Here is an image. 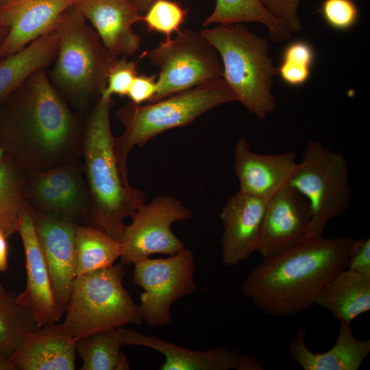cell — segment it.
<instances>
[{"mask_svg":"<svg viewBox=\"0 0 370 370\" xmlns=\"http://www.w3.org/2000/svg\"><path fill=\"white\" fill-rule=\"evenodd\" d=\"M0 109V145L26 174L74 161L77 121L47 77L34 73Z\"/></svg>","mask_w":370,"mask_h":370,"instance_id":"6da1fadb","label":"cell"},{"mask_svg":"<svg viewBox=\"0 0 370 370\" xmlns=\"http://www.w3.org/2000/svg\"><path fill=\"white\" fill-rule=\"evenodd\" d=\"M358 240L306 235L254 267L241 292L264 314L294 317L310 308L323 286L346 268Z\"/></svg>","mask_w":370,"mask_h":370,"instance_id":"7a4b0ae2","label":"cell"},{"mask_svg":"<svg viewBox=\"0 0 370 370\" xmlns=\"http://www.w3.org/2000/svg\"><path fill=\"white\" fill-rule=\"evenodd\" d=\"M112 97L100 96L87 121L83 150L90 207L85 222L120 241L126 217L145 204L144 193L120 174L111 132Z\"/></svg>","mask_w":370,"mask_h":370,"instance_id":"3957f363","label":"cell"},{"mask_svg":"<svg viewBox=\"0 0 370 370\" xmlns=\"http://www.w3.org/2000/svg\"><path fill=\"white\" fill-rule=\"evenodd\" d=\"M236 99L223 78L179 92L146 105L131 101L116 116L125 127L114 138V150L120 174L127 177V159L132 149L142 147L150 139L166 130L185 126L206 112Z\"/></svg>","mask_w":370,"mask_h":370,"instance_id":"277c9868","label":"cell"},{"mask_svg":"<svg viewBox=\"0 0 370 370\" xmlns=\"http://www.w3.org/2000/svg\"><path fill=\"white\" fill-rule=\"evenodd\" d=\"M200 32L218 52L223 79L236 101L261 120L273 112L277 106L272 86L277 68L268 55L267 40L242 23L220 24Z\"/></svg>","mask_w":370,"mask_h":370,"instance_id":"5b68a950","label":"cell"},{"mask_svg":"<svg viewBox=\"0 0 370 370\" xmlns=\"http://www.w3.org/2000/svg\"><path fill=\"white\" fill-rule=\"evenodd\" d=\"M58 47L53 80L69 98L84 102L106 88L108 71L117 58L112 55L86 19L73 5L58 19Z\"/></svg>","mask_w":370,"mask_h":370,"instance_id":"8992f818","label":"cell"},{"mask_svg":"<svg viewBox=\"0 0 370 370\" xmlns=\"http://www.w3.org/2000/svg\"><path fill=\"white\" fill-rule=\"evenodd\" d=\"M125 274L120 263L75 277L62 323L71 336L142 324L138 305L123 286Z\"/></svg>","mask_w":370,"mask_h":370,"instance_id":"52a82bcc","label":"cell"},{"mask_svg":"<svg viewBox=\"0 0 370 370\" xmlns=\"http://www.w3.org/2000/svg\"><path fill=\"white\" fill-rule=\"evenodd\" d=\"M349 175L347 161L341 153L317 140L308 143L288 184L310 205L307 235H323L328 223L347 210L352 199Z\"/></svg>","mask_w":370,"mask_h":370,"instance_id":"ba28073f","label":"cell"},{"mask_svg":"<svg viewBox=\"0 0 370 370\" xmlns=\"http://www.w3.org/2000/svg\"><path fill=\"white\" fill-rule=\"evenodd\" d=\"M147 57L159 69L151 102L223 78L219 55L200 31L180 29L173 38L151 49Z\"/></svg>","mask_w":370,"mask_h":370,"instance_id":"9c48e42d","label":"cell"},{"mask_svg":"<svg viewBox=\"0 0 370 370\" xmlns=\"http://www.w3.org/2000/svg\"><path fill=\"white\" fill-rule=\"evenodd\" d=\"M133 264V282L144 291L138 306L143 321L151 326L169 324L172 304L197 291L193 251L183 247L169 258L145 257Z\"/></svg>","mask_w":370,"mask_h":370,"instance_id":"30bf717a","label":"cell"},{"mask_svg":"<svg viewBox=\"0 0 370 370\" xmlns=\"http://www.w3.org/2000/svg\"><path fill=\"white\" fill-rule=\"evenodd\" d=\"M192 217V212L172 195H159L147 204H143L125 225L120 240L123 264H134L151 254H175L184 247L172 232L176 221Z\"/></svg>","mask_w":370,"mask_h":370,"instance_id":"8fae6325","label":"cell"},{"mask_svg":"<svg viewBox=\"0 0 370 370\" xmlns=\"http://www.w3.org/2000/svg\"><path fill=\"white\" fill-rule=\"evenodd\" d=\"M26 198L38 212L78 224L90 207L87 186L75 162L27 174Z\"/></svg>","mask_w":370,"mask_h":370,"instance_id":"7c38bea8","label":"cell"},{"mask_svg":"<svg viewBox=\"0 0 370 370\" xmlns=\"http://www.w3.org/2000/svg\"><path fill=\"white\" fill-rule=\"evenodd\" d=\"M34 227L50 278L56 302L63 314L75 275L77 223L32 208Z\"/></svg>","mask_w":370,"mask_h":370,"instance_id":"4fadbf2b","label":"cell"},{"mask_svg":"<svg viewBox=\"0 0 370 370\" xmlns=\"http://www.w3.org/2000/svg\"><path fill=\"white\" fill-rule=\"evenodd\" d=\"M17 232L25 251L27 283L24 291L16 295V301L29 311L38 326L58 322L63 314L54 298L34 227L32 208L27 201L21 212Z\"/></svg>","mask_w":370,"mask_h":370,"instance_id":"5bb4252c","label":"cell"},{"mask_svg":"<svg viewBox=\"0 0 370 370\" xmlns=\"http://www.w3.org/2000/svg\"><path fill=\"white\" fill-rule=\"evenodd\" d=\"M310 219L308 201L284 186L268 200L256 251L265 259L290 247L307 235Z\"/></svg>","mask_w":370,"mask_h":370,"instance_id":"9a60e30c","label":"cell"},{"mask_svg":"<svg viewBox=\"0 0 370 370\" xmlns=\"http://www.w3.org/2000/svg\"><path fill=\"white\" fill-rule=\"evenodd\" d=\"M268 200L238 190L223 206L220 219L225 265H237L256 251Z\"/></svg>","mask_w":370,"mask_h":370,"instance_id":"2e32d148","label":"cell"},{"mask_svg":"<svg viewBox=\"0 0 370 370\" xmlns=\"http://www.w3.org/2000/svg\"><path fill=\"white\" fill-rule=\"evenodd\" d=\"M74 5L114 56H132L140 49L142 38L133 26L143 14L130 0H77Z\"/></svg>","mask_w":370,"mask_h":370,"instance_id":"e0dca14e","label":"cell"},{"mask_svg":"<svg viewBox=\"0 0 370 370\" xmlns=\"http://www.w3.org/2000/svg\"><path fill=\"white\" fill-rule=\"evenodd\" d=\"M77 0H10L0 5V25L8 29L1 58L15 53L47 32Z\"/></svg>","mask_w":370,"mask_h":370,"instance_id":"ac0fdd59","label":"cell"},{"mask_svg":"<svg viewBox=\"0 0 370 370\" xmlns=\"http://www.w3.org/2000/svg\"><path fill=\"white\" fill-rule=\"evenodd\" d=\"M295 157L294 151L256 153L251 151L247 140L241 138L234 149V171L239 182V190L269 199L288 185L298 166Z\"/></svg>","mask_w":370,"mask_h":370,"instance_id":"d6986e66","label":"cell"},{"mask_svg":"<svg viewBox=\"0 0 370 370\" xmlns=\"http://www.w3.org/2000/svg\"><path fill=\"white\" fill-rule=\"evenodd\" d=\"M77 340L62 323L45 324L27 333L10 360L21 370H74Z\"/></svg>","mask_w":370,"mask_h":370,"instance_id":"ffe728a7","label":"cell"},{"mask_svg":"<svg viewBox=\"0 0 370 370\" xmlns=\"http://www.w3.org/2000/svg\"><path fill=\"white\" fill-rule=\"evenodd\" d=\"M307 325H302L288 345L290 356L304 370H358L370 352V340L356 338L351 324L340 323L334 346L327 352L313 353L306 344Z\"/></svg>","mask_w":370,"mask_h":370,"instance_id":"44dd1931","label":"cell"},{"mask_svg":"<svg viewBox=\"0 0 370 370\" xmlns=\"http://www.w3.org/2000/svg\"><path fill=\"white\" fill-rule=\"evenodd\" d=\"M127 345L149 347L165 357L160 370H231L235 369L241 353L227 345L208 350H192L182 347L155 336L125 328Z\"/></svg>","mask_w":370,"mask_h":370,"instance_id":"7402d4cb","label":"cell"},{"mask_svg":"<svg viewBox=\"0 0 370 370\" xmlns=\"http://www.w3.org/2000/svg\"><path fill=\"white\" fill-rule=\"evenodd\" d=\"M314 305L329 311L340 323L351 324L370 310V275L343 269L320 291Z\"/></svg>","mask_w":370,"mask_h":370,"instance_id":"603a6c76","label":"cell"},{"mask_svg":"<svg viewBox=\"0 0 370 370\" xmlns=\"http://www.w3.org/2000/svg\"><path fill=\"white\" fill-rule=\"evenodd\" d=\"M59 35L58 20L47 32L23 49L0 60V103L19 88L34 73L46 69L54 61Z\"/></svg>","mask_w":370,"mask_h":370,"instance_id":"cb8c5ba5","label":"cell"},{"mask_svg":"<svg viewBox=\"0 0 370 370\" xmlns=\"http://www.w3.org/2000/svg\"><path fill=\"white\" fill-rule=\"evenodd\" d=\"M127 345L125 327L101 331L77 340L76 352L82 360L81 370H129L121 351Z\"/></svg>","mask_w":370,"mask_h":370,"instance_id":"d4e9b609","label":"cell"},{"mask_svg":"<svg viewBox=\"0 0 370 370\" xmlns=\"http://www.w3.org/2000/svg\"><path fill=\"white\" fill-rule=\"evenodd\" d=\"M245 22L265 25L269 36L273 42L287 40L293 34L284 23L267 10L260 0H216L214 9L205 18L203 26Z\"/></svg>","mask_w":370,"mask_h":370,"instance_id":"484cf974","label":"cell"},{"mask_svg":"<svg viewBox=\"0 0 370 370\" xmlns=\"http://www.w3.org/2000/svg\"><path fill=\"white\" fill-rule=\"evenodd\" d=\"M121 255L120 242L90 225L78 224L75 234V275L110 267Z\"/></svg>","mask_w":370,"mask_h":370,"instance_id":"4316f807","label":"cell"},{"mask_svg":"<svg viewBox=\"0 0 370 370\" xmlns=\"http://www.w3.org/2000/svg\"><path fill=\"white\" fill-rule=\"evenodd\" d=\"M27 174L7 156L0 160V227L7 238L18 231L25 204Z\"/></svg>","mask_w":370,"mask_h":370,"instance_id":"83f0119b","label":"cell"},{"mask_svg":"<svg viewBox=\"0 0 370 370\" xmlns=\"http://www.w3.org/2000/svg\"><path fill=\"white\" fill-rule=\"evenodd\" d=\"M6 292L0 298V357L9 358L30 331L38 327L32 314Z\"/></svg>","mask_w":370,"mask_h":370,"instance_id":"f1b7e54d","label":"cell"},{"mask_svg":"<svg viewBox=\"0 0 370 370\" xmlns=\"http://www.w3.org/2000/svg\"><path fill=\"white\" fill-rule=\"evenodd\" d=\"M314 60V50L309 42L295 40L284 48L277 74L288 86H302L310 77Z\"/></svg>","mask_w":370,"mask_h":370,"instance_id":"f546056e","label":"cell"},{"mask_svg":"<svg viewBox=\"0 0 370 370\" xmlns=\"http://www.w3.org/2000/svg\"><path fill=\"white\" fill-rule=\"evenodd\" d=\"M186 15V10L175 1L154 0L143 14L142 21L149 31L162 34L169 39L181 29Z\"/></svg>","mask_w":370,"mask_h":370,"instance_id":"4dcf8cb0","label":"cell"},{"mask_svg":"<svg viewBox=\"0 0 370 370\" xmlns=\"http://www.w3.org/2000/svg\"><path fill=\"white\" fill-rule=\"evenodd\" d=\"M319 12L328 25L337 31L352 29L359 18V9L353 0H324Z\"/></svg>","mask_w":370,"mask_h":370,"instance_id":"1f68e13d","label":"cell"},{"mask_svg":"<svg viewBox=\"0 0 370 370\" xmlns=\"http://www.w3.org/2000/svg\"><path fill=\"white\" fill-rule=\"evenodd\" d=\"M138 74L136 61L117 59L108 71L106 86L101 96H126L132 81Z\"/></svg>","mask_w":370,"mask_h":370,"instance_id":"d6a6232c","label":"cell"},{"mask_svg":"<svg viewBox=\"0 0 370 370\" xmlns=\"http://www.w3.org/2000/svg\"><path fill=\"white\" fill-rule=\"evenodd\" d=\"M260 1L273 16L284 23L293 33L301 30V23L298 16L301 0H260Z\"/></svg>","mask_w":370,"mask_h":370,"instance_id":"836d02e7","label":"cell"},{"mask_svg":"<svg viewBox=\"0 0 370 370\" xmlns=\"http://www.w3.org/2000/svg\"><path fill=\"white\" fill-rule=\"evenodd\" d=\"M157 90L156 75L138 74L132 81L127 93L130 101L141 104L151 102Z\"/></svg>","mask_w":370,"mask_h":370,"instance_id":"e575fe53","label":"cell"},{"mask_svg":"<svg viewBox=\"0 0 370 370\" xmlns=\"http://www.w3.org/2000/svg\"><path fill=\"white\" fill-rule=\"evenodd\" d=\"M346 268L370 275V239H358L357 245L348 258Z\"/></svg>","mask_w":370,"mask_h":370,"instance_id":"d590c367","label":"cell"},{"mask_svg":"<svg viewBox=\"0 0 370 370\" xmlns=\"http://www.w3.org/2000/svg\"><path fill=\"white\" fill-rule=\"evenodd\" d=\"M263 360L256 356L241 354L239 356L235 370H263Z\"/></svg>","mask_w":370,"mask_h":370,"instance_id":"8d00e7d4","label":"cell"},{"mask_svg":"<svg viewBox=\"0 0 370 370\" xmlns=\"http://www.w3.org/2000/svg\"><path fill=\"white\" fill-rule=\"evenodd\" d=\"M7 239L0 227V272H5L8 268Z\"/></svg>","mask_w":370,"mask_h":370,"instance_id":"74e56055","label":"cell"},{"mask_svg":"<svg viewBox=\"0 0 370 370\" xmlns=\"http://www.w3.org/2000/svg\"><path fill=\"white\" fill-rule=\"evenodd\" d=\"M143 14L154 0H130Z\"/></svg>","mask_w":370,"mask_h":370,"instance_id":"f35d334b","label":"cell"},{"mask_svg":"<svg viewBox=\"0 0 370 370\" xmlns=\"http://www.w3.org/2000/svg\"><path fill=\"white\" fill-rule=\"evenodd\" d=\"M0 370H18V368L9 358L0 357Z\"/></svg>","mask_w":370,"mask_h":370,"instance_id":"ab89813d","label":"cell"},{"mask_svg":"<svg viewBox=\"0 0 370 370\" xmlns=\"http://www.w3.org/2000/svg\"><path fill=\"white\" fill-rule=\"evenodd\" d=\"M7 33H8V29L5 28V27L0 25V49L3 42V40L7 35ZM1 59V58L0 57V60Z\"/></svg>","mask_w":370,"mask_h":370,"instance_id":"60d3db41","label":"cell"},{"mask_svg":"<svg viewBox=\"0 0 370 370\" xmlns=\"http://www.w3.org/2000/svg\"><path fill=\"white\" fill-rule=\"evenodd\" d=\"M7 291L3 286V285L0 283V298L3 296Z\"/></svg>","mask_w":370,"mask_h":370,"instance_id":"b9f144b4","label":"cell"},{"mask_svg":"<svg viewBox=\"0 0 370 370\" xmlns=\"http://www.w3.org/2000/svg\"><path fill=\"white\" fill-rule=\"evenodd\" d=\"M5 156H6V155L5 154L3 149L1 148V147L0 145V160L3 159Z\"/></svg>","mask_w":370,"mask_h":370,"instance_id":"7bdbcfd3","label":"cell"},{"mask_svg":"<svg viewBox=\"0 0 370 370\" xmlns=\"http://www.w3.org/2000/svg\"><path fill=\"white\" fill-rule=\"evenodd\" d=\"M10 0H0V5L1 4H3L5 3H7L8 1H9Z\"/></svg>","mask_w":370,"mask_h":370,"instance_id":"ee69618b","label":"cell"}]
</instances>
